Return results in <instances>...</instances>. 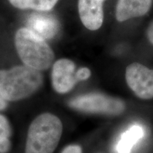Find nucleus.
I'll use <instances>...</instances> for the list:
<instances>
[{
    "instance_id": "1",
    "label": "nucleus",
    "mask_w": 153,
    "mask_h": 153,
    "mask_svg": "<svg viewBox=\"0 0 153 153\" xmlns=\"http://www.w3.org/2000/svg\"><path fill=\"white\" fill-rule=\"evenodd\" d=\"M43 83V76L28 66H16L0 70V93L7 101H19L30 97Z\"/></svg>"
},
{
    "instance_id": "2",
    "label": "nucleus",
    "mask_w": 153,
    "mask_h": 153,
    "mask_svg": "<svg viewBox=\"0 0 153 153\" xmlns=\"http://www.w3.org/2000/svg\"><path fill=\"white\" fill-rule=\"evenodd\" d=\"M62 133L61 120L45 113L36 117L28 131L25 153H53Z\"/></svg>"
},
{
    "instance_id": "3",
    "label": "nucleus",
    "mask_w": 153,
    "mask_h": 153,
    "mask_svg": "<svg viewBox=\"0 0 153 153\" xmlns=\"http://www.w3.org/2000/svg\"><path fill=\"white\" fill-rule=\"evenodd\" d=\"M15 45L25 65L38 71L48 69L54 60L53 51L44 38L28 28H22L17 30Z\"/></svg>"
},
{
    "instance_id": "4",
    "label": "nucleus",
    "mask_w": 153,
    "mask_h": 153,
    "mask_svg": "<svg viewBox=\"0 0 153 153\" xmlns=\"http://www.w3.org/2000/svg\"><path fill=\"white\" fill-rule=\"evenodd\" d=\"M69 106L80 111L116 116L126 109V104L121 99L100 93L82 94L69 101Z\"/></svg>"
},
{
    "instance_id": "5",
    "label": "nucleus",
    "mask_w": 153,
    "mask_h": 153,
    "mask_svg": "<svg viewBox=\"0 0 153 153\" xmlns=\"http://www.w3.org/2000/svg\"><path fill=\"white\" fill-rule=\"evenodd\" d=\"M126 80L138 98L145 100L153 98V70L133 62L126 68Z\"/></svg>"
},
{
    "instance_id": "6",
    "label": "nucleus",
    "mask_w": 153,
    "mask_h": 153,
    "mask_svg": "<svg viewBox=\"0 0 153 153\" xmlns=\"http://www.w3.org/2000/svg\"><path fill=\"white\" fill-rule=\"evenodd\" d=\"M75 65L69 59H60L55 62L52 70V84L55 91L66 94L78 82L75 76Z\"/></svg>"
},
{
    "instance_id": "7",
    "label": "nucleus",
    "mask_w": 153,
    "mask_h": 153,
    "mask_svg": "<svg viewBox=\"0 0 153 153\" xmlns=\"http://www.w3.org/2000/svg\"><path fill=\"white\" fill-rule=\"evenodd\" d=\"M104 0H79L78 9L82 24L91 30L101 27L104 21L103 2Z\"/></svg>"
},
{
    "instance_id": "8",
    "label": "nucleus",
    "mask_w": 153,
    "mask_h": 153,
    "mask_svg": "<svg viewBox=\"0 0 153 153\" xmlns=\"http://www.w3.org/2000/svg\"><path fill=\"white\" fill-rule=\"evenodd\" d=\"M28 28L43 38H52L59 30V24L55 17L49 14H33L27 21Z\"/></svg>"
},
{
    "instance_id": "9",
    "label": "nucleus",
    "mask_w": 153,
    "mask_h": 153,
    "mask_svg": "<svg viewBox=\"0 0 153 153\" xmlns=\"http://www.w3.org/2000/svg\"><path fill=\"white\" fill-rule=\"evenodd\" d=\"M152 0H118L116 16L118 22L143 16L150 9Z\"/></svg>"
},
{
    "instance_id": "10",
    "label": "nucleus",
    "mask_w": 153,
    "mask_h": 153,
    "mask_svg": "<svg viewBox=\"0 0 153 153\" xmlns=\"http://www.w3.org/2000/svg\"><path fill=\"white\" fill-rule=\"evenodd\" d=\"M144 135L143 128L140 125H133L123 133L118 141L116 150L118 153H131L133 146Z\"/></svg>"
},
{
    "instance_id": "11",
    "label": "nucleus",
    "mask_w": 153,
    "mask_h": 153,
    "mask_svg": "<svg viewBox=\"0 0 153 153\" xmlns=\"http://www.w3.org/2000/svg\"><path fill=\"white\" fill-rule=\"evenodd\" d=\"M16 8L32 9L36 11H47L51 10L58 0H9Z\"/></svg>"
},
{
    "instance_id": "12",
    "label": "nucleus",
    "mask_w": 153,
    "mask_h": 153,
    "mask_svg": "<svg viewBox=\"0 0 153 153\" xmlns=\"http://www.w3.org/2000/svg\"><path fill=\"white\" fill-rule=\"evenodd\" d=\"M10 135L11 128L8 120L0 114V153H7L10 150Z\"/></svg>"
},
{
    "instance_id": "13",
    "label": "nucleus",
    "mask_w": 153,
    "mask_h": 153,
    "mask_svg": "<svg viewBox=\"0 0 153 153\" xmlns=\"http://www.w3.org/2000/svg\"><path fill=\"white\" fill-rule=\"evenodd\" d=\"M91 76V71L87 68H82L75 73L76 79L77 81H84L87 79Z\"/></svg>"
},
{
    "instance_id": "14",
    "label": "nucleus",
    "mask_w": 153,
    "mask_h": 153,
    "mask_svg": "<svg viewBox=\"0 0 153 153\" xmlns=\"http://www.w3.org/2000/svg\"><path fill=\"white\" fill-rule=\"evenodd\" d=\"M61 153H82V150L79 145H70L65 148Z\"/></svg>"
},
{
    "instance_id": "15",
    "label": "nucleus",
    "mask_w": 153,
    "mask_h": 153,
    "mask_svg": "<svg viewBox=\"0 0 153 153\" xmlns=\"http://www.w3.org/2000/svg\"><path fill=\"white\" fill-rule=\"evenodd\" d=\"M147 36H148V40L153 45V22L150 24L147 30Z\"/></svg>"
},
{
    "instance_id": "16",
    "label": "nucleus",
    "mask_w": 153,
    "mask_h": 153,
    "mask_svg": "<svg viewBox=\"0 0 153 153\" xmlns=\"http://www.w3.org/2000/svg\"><path fill=\"white\" fill-rule=\"evenodd\" d=\"M7 100L0 93V111L5 109L7 107Z\"/></svg>"
},
{
    "instance_id": "17",
    "label": "nucleus",
    "mask_w": 153,
    "mask_h": 153,
    "mask_svg": "<svg viewBox=\"0 0 153 153\" xmlns=\"http://www.w3.org/2000/svg\"><path fill=\"white\" fill-rule=\"evenodd\" d=\"M104 1H105V0H104Z\"/></svg>"
}]
</instances>
